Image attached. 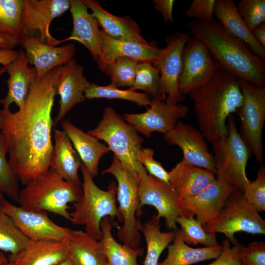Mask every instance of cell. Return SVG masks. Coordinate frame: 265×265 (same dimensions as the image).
Listing matches in <instances>:
<instances>
[{
    "label": "cell",
    "mask_w": 265,
    "mask_h": 265,
    "mask_svg": "<svg viewBox=\"0 0 265 265\" xmlns=\"http://www.w3.org/2000/svg\"><path fill=\"white\" fill-rule=\"evenodd\" d=\"M203 227L207 233L224 234L233 245L238 244L234 237L237 232L265 234V220L244 197L242 192L235 189L227 199L216 219Z\"/></svg>",
    "instance_id": "cell-9"
},
{
    "label": "cell",
    "mask_w": 265,
    "mask_h": 265,
    "mask_svg": "<svg viewBox=\"0 0 265 265\" xmlns=\"http://www.w3.org/2000/svg\"><path fill=\"white\" fill-rule=\"evenodd\" d=\"M20 45L25 49L29 64L34 66L36 80L73 59L76 51L72 43L57 47L41 42L34 37L23 38Z\"/></svg>",
    "instance_id": "cell-20"
},
{
    "label": "cell",
    "mask_w": 265,
    "mask_h": 265,
    "mask_svg": "<svg viewBox=\"0 0 265 265\" xmlns=\"http://www.w3.org/2000/svg\"><path fill=\"white\" fill-rule=\"evenodd\" d=\"M62 66L33 82L18 111L0 110V137L7 148L9 163L24 185L43 176L50 168L52 111Z\"/></svg>",
    "instance_id": "cell-1"
},
{
    "label": "cell",
    "mask_w": 265,
    "mask_h": 265,
    "mask_svg": "<svg viewBox=\"0 0 265 265\" xmlns=\"http://www.w3.org/2000/svg\"><path fill=\"white\" fill-rule=\"evenodd\" d=\"M103 174H110L117 181L116 200L119 213L118 220L122 225L117 234L123 244L135 249L140 246L141 235L139 213L138 179L113 155L111 165L102 171Z\"/></svg>",
    "instance_id": "cell-7"
},
{
    "label": "cell",
    "mask_w": 265,
    "mask_h": 265,
    "mask_svg": "<svg viewBox=\"0 0 265 265\" xmlns=\"http://www.w3.org/2000/svg\"><path fill=\"white\" fill-rule=\"evenodd\" d=\"M173 0H154L153 4L155 9L162 15L165 22L172 23L174 21L173 9Z\"/></svg>",
    "instance_id": "cell-47"
},
{
    "label": "cell",
    "mask_w": 265,
    "mask_h": 265,
    "mask_svg": "<svg viewBox=\"0 0 265 265\" xmlns=\"http://www.w3.org/2000/svg\"><path fill=\"white\" fill-rule=\"evenodd\" d=\"M6 71H7L6 67L3 66L1 68H0V76Z\"/></svg>",
    "instance_id": "cell-53"
},
{
    "label": "cell",
    "mask_w": 265,
    "mask_h": 265,
    "mask_svg": "<svg viewBox=\"0 0 265 265\" xmlns=\"http://www.w3.org/2000/svg\"><path fill=\"white\" fill-rule=\"evenodd\" d=\"M216 0H193L185 12L186 15L197 21L213 19Z\"/></svg>",
    "instance_id": "cell-46"
},
{
    "label": "cell",
    "mask_w": 265,
    "mask_h": 265,
    "mask_svg": "<svg viewBox=\"0 0 265 265\" xmlns=\"http://www.w3.org/2000/svg\"><path fill=\"white\" fill-rule=\"evenodd\" d=\"M181 229L179 233L183 241L187 245L201 244L205 247L216 246L219 244L215 233L206 232L203 226L193 216L186 217L179 216L176 220Z\"/></svg>",
    "instance_id": "cell-36"
},
{
    "label": "cell",
    "mask_w": 265,
    "mask_h": 265,
    "mask_svg": "<svg viewBox=\"0 0 265 265\" xmlns=\"http://www.w3.org/2000/svg\"><path fill=\"white\" fill-rule=\"evenodd\" d=\"M87 133L105 141L113 155L138 179L140 175L147 173L137 159L143 139L112 107L104 108L103 118L98 125Z\"/></svg>",
    "instance_id": "cell-6"
},
{
    "label": "cell",
    "mask_w": 265,
    "mask_h": 265,
    "mask_svg": "<svg viewBox=\"0 0 265 265\" xmlns=\"http://www.w3.org/2000/svg\"><path fill=\"white\" fill-rule=\"evenodd\" d=\"M23 1L22 39L34 37L50 45L56 46L60 44V40L51 35L50 26L54 19L70 9V0H23Z\"/></svg>",
    "instance_id": "cell-14"
},
{
    "label": "cell",
    "mask_w": 265,
    "mask_h": 265,
    "mask_svg": "<svg viewBox=\"0 0 265 265\" xmlns=\"http://www.w3.org/2000/svg\"><path fill=\"white\" fill-rule=\"evenodd\" d=\"M3 195L0 192V203L4 199Z\"/></svg>",
    "instance_id": "cell-55"
},
{
    "label": "cell",
    "mask_w": 265,
    "mask_h": 265,
    "mask_svg": "<svg viewBox=\"0 0 265 265\" xmlns=\"http://www.w3.org/2000/svg\"><path fill=\"white\" fill-rule=\"evenodd\" d=\"M188 110V107L181 103L171 104L152 98L145 112L124 113L123 116L137 132L150 137L155 132L164 134L172 130Z\"/></svg>",
    "instance_id": "cell-16"
},
{
    "label": "cell",
    "mask_w": 265,
    "mask_h": 265,
    "mask_svg": "<svg viewBox=\"0 0 265 265\" xmlns=\"http://www.w3.org/2000/svg\"><path fill=\"white\" fill-rule=\"evenodd\" d=\"M63 131L66 133L85 165L91 176L94 178L98 174L100 159L110 152L107 145L99 140L73 125L69 120L62 121Z\"/></svg>",
    "instance_id": "cell-28"
},
{
    "label": "cell",
    "mask_w": 265,
    "mask_h": 265,
    "mask_svg": "<svg viewBox=\"0 0 265 265\" xmlns=\"http://www.w3.org/2000/svg\"><path fill=\"white\" fill-rule=\"evenodd\" d=\"M100 33L101 53L97 63L101 71L106 65L120 57H130L139 62L152 63L161 50L154 42L142 43L116 39L108 36L102 30Z\"/></svg>",
    "instance_id": "cell-21"
},
{
    "label": "cell",
    "mask_w": 265,
    "mask_h": 265,
    "mask_svg": "<svg viewBox=\"0 0 265 265\" xmlns=\"http://www.w3.org/2000/svg\"><path fill=\"white\" fill-rule=\"evenodd\" d=\"M7 148L0 137V192L17 201L20 192L19 180L6 159Z\"/></svg>",
    "instance_id": "cell-40"
},
{
    "label": "cell",
    "mask_w": 265,
    "mask_h": 265,
    "mask_svg": "<svg viewBox=\"0 0 265 265\" xmlns=\"http://www.w3.org/2000/svg\"><path fill=\"white\" fill-rule=\"evenodd\" d=\"M168 175L169 184L180 201L197 194L216 179L211 171L184 159L168 172Z\"/></svg>",
    "instance_id": "cell-23"
},
{
    "label": "cell",
    "mask_w": 265,
    "mask_h": 265,
    "mask_svg": "<svg viewBox=\"0 0 265 265\" xmlns=\"http://www.w3.org/2000/svg\"><path fill=\"white\" fill-rule=\"evenodd\" d=\"M227 120V135L212 144L215 175L242 192L250 183L245 169L251 152L238 131L233 114Z\"/></svg>",
    "instance_id": "cell-8"
},
{
    "label": "cell",
    "mask_w": 265,
    "mask_h": 265,
    "mask_svg": "<svg viewBox=\"0 0 265 265\" xmlns=\"http://www.w3.org/2000/svg\"><path fill=\"white\" fill-rule=\"evenodd\" d=\"M58 265H73V264L71 260H70V259L69 258L68 259L65 260L64 261H63V262H62L61 263L59 264Z\"/></svg>",
    "instance_id": "cell-52"
},
{
    "label": "cell",
    "mask_w": 265,
    "mask_h": 265,
    "mask_svg": "<svg viewBox=\"0 0 265 265\" xmlns=\"http://www.w3.org/2000/svg\"><path fill=\"white\" fill-rule=\"evenodd\" d=\"M91 14L102 26L106 34L111 38L122 40L148 42L142 36L138 24L129 16H116L106 11L100 2L93 0H81Z\"/></svg>",
    "instance_id": "cell-26"
},
{
    "label": "cell",
    "mask_w": 265,
    "mask_h": 265,
    "mask_svg": "<svg viewBox=\"0 0 265 265\" xmlns=\"http://www.w3.org/2000/svg\"><path fill=\"white\" fill-rule=\"evenodd\" d=\"M86 99L95 98L118 99L135 103L139 106L148 107L151 103L149 95L139 93L130 88L122 90L110 83L106 86H100L91 83L84 91Z\"/></svg>",
    "instance_id": "cell-35"
},
{
    "label": "cell",
    "mask_w": 265,
    "mask_h": 265,
    "mask_svg": "<svg viewBox=\"0 0 265 265\" xmlns=\"http://www.w3.org/2000/svg\"><path fill=\"white\" fill-rule=\"evenodd\" d=\"M88 9L82 0H70L73 30L69 37L60 40V43L68 40L79 42L86 48L97 62L101 53V29L97 20L88 12Z\"/></svg>",
    "instance_id": "cell-22"
},
{
    "label": "cell",
    "mask_w": 265,
    "mask_h": 265,
    "mask_svg": "<svg viewBox=\"0 0 265 265\" xmlns=\"http://www.w3.org/2000/svg\"><path fill=\"white\" fill-rule=\"evenodd\" d=\"M187 26L192 38L206 45L221 70L238 79L265 87L264 60L245 43L227 32L218 20H192Z\"/></svg>",
    "instance_id": "cell-2"
},
{
    "label": "cell",
    "mask_w": 265,
    "mask_h": 265,
    "mask_svg": "<svg viewBox=\"0 0 265 265\" xmlns=\"http://www.w3.org/2000/svg\"><path fill=\"white\" fill-rule=\"evenodd\" d=\"M221 246V251L215 260L207 265H242L240 258L244 246L238 243L231 246L226 238L222 241Z\"/></svg>",
    "instance_id": "cell-44"
},
{
    "label": "cell",
    "mask_w": 265,
    "mask_h": 265,
    "mask_svg": "<svg viewBox=\"0 0 265 265\" xmlns=\"http://www.w3.org/2000/svg\"><path fill=\"white\" fill-rule=\"evenodd\" d=\"M139 213L146 205L154 207L157 215L165 220L166 228L170 231L178 229L176 220L179 216L189 217L194 215L184 208L169 184L146 173L138 178Z\"/></svg>",
    "instance_id": "cell-11"
},
{
    "label": "cell",
    "mask_w": 265,
    "mask_h": 265,
    "mask_svg": "<svg viewBox=\"0 0 265 265\" xmlns=\"http://www.w3.org/2000/svg\"><path fill=\"white\" fill-rule=\"evenodd\" d=\"M19 45L14 38L0 32V49L12 50Z\"/></svg>",
    "instance_id": "cell-49"
},
{
    "label": "cell",
    "mask_w": 265,
    "mask_h": 265,
    "mask_svg": "<svg viewBox=\"0 0 265 265\" xmlns=\"http://www.w3.org/2000/svg\"><path fill=\"white\" fill-rule=\"evenodd\" d=\"M28 240L0 207V250L15 255L26 245Z\"/></svg>",
    "instance_id": "cell-37"
},
{
    "label": "cell",
    "mask_w": 265,
    "mask_h": 265,
    "mask_svg": "<svg viewBox=\"0 0 265 265\" xmlns=\"http://www.w3.org/2000/svg\"><path fill=\"white\" fill-rule=\"evenodd\" d=\"M83 67L72 59L61 69L55 93L60 97L59 110L53 121L56 126L75 105L84 102L85 89L91 82L83 75Z\"/></svg>",
    "instance_id": "cell-18"
},
{
    "label": "cell",
    "mask_w": 265,
    "mask_h": 265,
    "mask_svg": "<svg viewBox=\"0 0 265 265\" xmlns=\"http://www.w3.org/2000/svg\"><path fill=\"white\" fill-rule=\"evenodd\" d=\"M0 207L29 240L66 241L70 236L71 229L56 224L46 212L26 210L5 199Z\"/></svg>",
    "instance_id": "cell-15"
},
{
    "label": "cell",
    "mask_w": 265,
    "mask_h": 265,
    "mask_svg": "<svg viewBox=\"0 0 265 265\" xmlns=\"http://www.w3.org/2000/svg\"><path fill=\"white\" fill-rule=\"evenodd\" d=\"M69 258L66 241L29 240L9 261L13 265H58Z\"/></svg>",
    "instance_id": "cell-25"
},
{
    "label": "cell",
    "mask_w": 265,
    "mask_h": 265,
    "mask_svg": "<svg viewBox=\"0 0 265 265\" xmlns=\"http://www.w3.org/2000/svg\"><path fill=\"white\" fill-rule=\"evenodd\" d=\"M29 65L25 52L20 50L18 56L6 67L9 75L6 80L8 91L6 96L0 99V105L3 109H8L13 103L19 108L23 106L37 77L35 68Z\"/></svg>",
    "instance_id": "cell-24"
},
{
    "label": "cell",
    "mask_w": 265,
    "mask_h": 265,
    "mask_svg": "<svg viewBox=\"0 0 265 265\" xmlns=\"http://www.w3.org/2000/svg\"><path fill=\"white\" fill-rule=\"evenodd\" d=\"M199 130L213 144L228 133L227 120L241 107L239 79L221 70L207 84L189 94Z\"/></svg>",
    "instance_id": "cell-3"
},
{
    "label": "cell",
    "mask_w": 265,
    "mask_h": 265,
    "mask_svg": "<svg viewBox=\"0 0 265 265\" xmlns=\"http://www.w3.org/2000/svg\"><path fill=\"white\" fill-rule=\"evenodd\" d=\"M251 32L256 40L265 49V22L255 27Z\"/></svg>",
    "instance_id": "cell-50"
},
{
    "label": "cell",
    "mask_w": 265,
    "mask_h": 265,
    "mask_svg": "<svg viewBox=\"0 0 265 265\" xmlns=\"http://www.w3.org/2000/svg\"><path fill=\"white\" fill-rule=\"evenodd\" d=\"M114 218L104 217L100 222L102 238L100 240L106 254L107 265H140L137 258L144 254L141 246L133 249L118 242L111 233Z\"/></svg>",
    "instance_id": "cell-31"
},
{
    "label": "cell",
    "mask_w": 265,
    "mask_h": 265,
    "mask_svg": "<svg viewBox=\"0 0 265 265\" xmlns=\"http://www.w3.org/2000/svg\"><path fill=\"white\" fill-rule=\"evenodd\" d=\"M20 190L17 202L28 210L48 212L70 220L69 203L78 201L82 193L81 183L62 179L52 168Z\"/></svg>",
    "instance_id": "cell-4"
},
{
    "label": "cell",
    "mask_w": 265,
    "mask_h": 265,
    "mask_svg": "<svg viewBox=\"0 0 265 265\" xmlns=\"http://www.w3.org/2000/svg\"><path fill=\"white\" fill-rule=\"evenodd\" d=\"M154 155L153 149L141 148L138 152L137 159L148 174L169 184L168 172L165 170L160 162L154 159Z\"/></svg>",
    "instance_id": "cell-43"
},
{
    "label": "cell",
    "mask_w": 265,
    "mask_h": 265,
    "mask_svg": "<svg viewBox=\"0 0 265 265\" xmlns=\"http://www.w3.org/2000/svg\"><path fill=\"white\" fill-rule=\"evenodd\" d=\"M19 51L14 49H0V64L7 67L18 55Z\"/></svg>",
    "instance_id": "cell-48"
},
{
    "label": "cell",
    "mask_w": 265,
    "mask_h": 265,
    "mask_svg": "<svg viewBox=\"0 0 265 265\" xmlns=\"http://www.w3.org/2000/svg\"><path fill=\"white\" fill-rule=\"evenodd\" d=\"M8 260L5 255L2 252H0V264Z\"/></svg>",
    "instance_id": "cell-51"
},
{
    "label": "cell",
    "mask_w": 265,
    "mask_h": 265,
    "mask_svg": "<svg viewBox=\"0 0 265 265\" xmlns=\"http://www.w3.org/2000/svg\"><path fill=\"white\" fill-rule=\"evenodd\" d=\"M83 181L82 193L79 200L73 204L74 210L70 212L72 224L84 226V231L94 239L102 238L100 222L106 216L119 217L116 205L117 184L113 181L107 190L100 189L94 183L85 165L80 167Z\"/></svg>",
    "instance_id": "cell-5"
},
{
    "label": "cell",
    "mask_w": 265,
    "mask_h": 265,
    "mask_svg": "<svg viewBox=\"0 0 265 265\" xmlns=\"http://www.w3.org/2000/svg\"><path fill=\"white\" fill-rule=\"evenodd\" d=\"M182 58L179 90L184 96L207 84L221 70L206 45L194 38L186 43Z\"/></svg>",
    "instance_id": "cell-13"
},
{
    "label": "cell",
    "mask_w": 265,
    "mask_h": 265,
    "mask_svg": "<svg viewBox=\"0 0 265 265\" xmlns=\"http://www.w3.org/2000/svg\"><path fill=\"white\" fill-rule=\"evenodd\" d=\"M244 197L258 212L265 210V166L262 165L256 179L247 185L242 192Z\"/></svg>",
    "instance_id": "cell-42"
},
{
    "label": "cell",
    "mask_w": 265,
    "mask_h": 265,
    "mask_svg": "<svg viewBox=\"0 0 265 265\" xmlns=\"http://www.w3.org/2000/svg\"><path fill=\"white\" fill-rule=\"evenodd\" d=\"M160 219L154 213L149 220L141 224L140 231L144 236L147 246L144 265H158L161 254L174 239L175 230L162 232Z\"/></svg>",
    "instance_id": "cell-33"
},
{
    "label": "cell",
    "mask_w": 265,
    "mask_h": 265,
    "mask_svg": "<svg viewBox=\"0 0 265 265\" xmlns=\"http://www.w3.org/2000/svg\"><path fill=\"white\" fill-rule=\"evenodd\" d=\"M240 261L242 265H265V243L254 241L244 246Z\"/></svg>",
    "instance_id": "cell-45"
},
{
    "label": "cell",
    "mask_w": 265,
    "mask_h": 265,
    "mask_svg": "<svg viewBox=\"0 0 265 265\" xmlns=\"http://www.w3.org/2000/svg\"><path fill=\"white\" fill-rule=\"evenodd\" d=\"M237 8L250 30L265 21V0H241Z\"/></svg>",
    "instance_id": "cell-41"
},
{
    "label": "cell",
    "mask_w": 265,
    "mask_h": 265,
    "mask_svg": "<svg viewBox=\"0 0 265 265\" xmlns=\"http://www.w3.org/2000/svg\"><path fill=\"white\" fill-rule=\"evenodd\" d=\"M186 32H176L166 38V46L152 63L159 72L160 84L159 99L171 104L181 103L185 100L179 90L183 66V52L190 39Z\"/></svg>",
    "instance_id": "cell-12"
},
{
    "label": "cell",
    "mask_w": 265,
    "mask_h": 265,
    "mask_svg": "<svg viewBox=\"0 0 265 265\" xmlns=\"http://www.w3.org/2000/svg\"><path fill=\"white\" fill-rule=\"evenodd\" d=\"M54 144L50 160V167L64 180L81 183L79 176L81 160L71 141L62 130L54 129Z\"/></svg>",
    "instance_id": "cell-29"
},
{
    "label": "cell",
    "mask_w": 265,
    "mask_h": 265,
    "mask_svg": "<svg viewBox=\"0 0 265 265\" xmlns=\"http://www.w3.org/2000/svg\"><path fill=\"white\" fill-rule=\"evenodd\" d=\"M164 137L169 144L177 145L182 150L183 159L215 174L212 155L209 150L206 140L199 130L179 120L176 127L164 134Z\"/></svg>",
    "instance_id": "cell-17"
},
{
    "label": "cell",
    "mask_w": 265,
    "mask_h": 265,
    "mask_svg": "<svg viewBox=\"0 0 265 265\" xmlns=\"http://www.w3.org/2000/svg\"><path fill=\"white\" fill-rule=\"evenodd\" d=\"M171 243L167 247L166 257L158 265H191L215 259L222 249L220 244L213 247H191L183 241L178 229L175 230V235Z\"/></svg>",
    "instance_id": "cell-32"
},
{
    "label": "cell",
    "mask_w": 265,
    "mask_h": 265,
    "mask_svg": "<svg viewBox=\"0 0 265 265\" xmlns=\"http://www.w3.org/2000/svg\"><path fill=\"white\" fill-rule=\"evenodd\" d=\"M139 61L130 57H120L106 65L102 71L111 79V84L117 87H130L133 83Z\"/></svg>",
    "instance_id": "cell-38"
},
{
    "label": "cell",
    "mask_w": 265,
    "mask_h": 265,
    "mask_svg": "<svg viewBox=\"0 0 265 265\" xmlns=\"http://www.w3.org/2000/svg\"><path fill=\"white\" fill-rule=\"evenodd\" d=\"M234 189L231 186L215 179L197 194L180 202L204 226L216 219Z\"/></svg>",
    "instance_id": "cell-19"
},
{
    "label": "cell",
    "mask_w": 265,
    "mask_h": 265,
    "mask_svg": "<svg viewBox=\"0 0 265 265\" xmlns=\"http://www.w3.org/2000/svg\"><path fill=\"white\" fill-rule=\"evenodd\" d=\"M23 0H0V32L17 41L22 39Z\"/></svg>",
    "instance_id": "cell-34"
},
{
    "label": "cell",
    "mask_w": 265,
    "mask_h": 265,
    "mask_svg": "<svg viewBox=\"0 0 265 265\" xmlns=\"http://www.w3.org/2000/svg\"><path fill=\"white\" fill-rule=\"evenodd\" d=\"M160 78L159 71L151 62H139L136 68L134 80L131 89L142 90L152 98H159Z\"/></svg>",
    "instance_id": "cell-39"
},
{
    "label": "cell",
    "mask_w": 265,
    "mask_h": 265,
    "mask_svg": "<svg viewBox=\"0 0 265 265\" xmlns=\"http://www.w3.org/2000/svg\"><path fill=\"white\" fill-rule=\"evenodd\" d=\"M66 242L73 265H107L100 240L94 239L84 231L71 229Z\"/></svg>",
    "instance_id": "cell-30"
},
{
    "label": "cell",
    "mask_w": 265,
    "mask_h": 265,
    "mask_svg": "<svg viewBox=\"0 0 265 265\" xmlns=\"http://www.w3.org/2000/svg\"><path fill=\"white\" fill-rule=\"evenodd\" d=\"M0 265H13L10 261L8 260L3 263L0 264Z\"/></svg>",
    "instance_id": "cell-54"
},
{
    "label": "cell",
    "mask_w": 265,
    "mask_h": 265,
    "mask_svg": "<svg viewBox=\"0 0 265 265\" xmlns=\"http://www.w3.org/2000/svg\"><path fill=\"white\" fill-rule=\"evenodd\" d=\"M242 97L237 111L240 118L241 136L256 160L263 165L262 132L265 120V88L239 79Z\"/></svg>",
    "instance_id": "cell-10"
},
{
    "label": "cell",
    "mask_w": 265,
    "mask_h": 265,
    "mask_svg": "<svg viewBox=\"0 0 265 265\" xmlns=\"http://www.w3.org/2000/svg\"><path fill=\"white\" fill-rule=\"evenodd\" d=\"M213 14L227 32L245 43L255 55L265 59V49L254 38L233 0H216Z\"/></svg>",
    "instance_id": "cell-27"
}]
</instances>
